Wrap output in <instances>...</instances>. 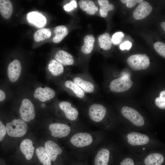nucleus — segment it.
<instances>
[{
	"instance_id": "nucleus-1",
	"label": "nucleus",
	"mask_w": 165,
	"mask_h": 165,
	"mask_svg": "<svg viewBox=\"0 0 165 165\" xmlns=\"http://www.w3.org/2000/svg\"><path fill=\"white\" fill-rule=\"evenodd\" d=\"M69 78L78 85L86 94H93L95 92L96 85L87 72L76 74L71 73Z\"/></svg>"
},
{
	"instance_id": "nucleus-2",
	"label": "nucleus",
	"mask_w": 165,
	"mask_h": 165,
	"mask_svg": "<svg viewBox=\"0 0 165 165\" xmlns=\"http://www.w3.org/2000/svg\"><path fill=\"white\" fill-rule=\"evenodd\" d=\"M59 85L63 90L69 95L85 102L90 101L86 94L71 79L60 80Z\"/></svg>"
},
{
	"instance_id": "nucleus-3",
	"label": "nucleus",
	"mask_w": 165,
	"mask_h": 165,
	"mask_svg": "<svg viewBox=\"0 0 165 165\" xmlns=\"http://www.w3.org/2000/svg\"><path fill=\"white\" fill-rule=\"evenodd\" d=\"M6 133L12 137H20L24 136L27 130L26 122L21 119H14L6 126Z\"/></svg>"
},
{
	"instance_id": "nucleus-4",
	"label": "nucleus",
	"mask_w": 165,
	"mask_h": 165,
	"mask_svg": "<svg viewBox=\"0 0 165 165\" xmlns=\"http://www.w3.org/2000/svg\"><path fill=\"white\" fill-rule=\"evenodd\" d=\"M130 67L135 71L145 70L149 66V57L146 54H137L129 57L127 60Z\"/></svg>"
},
{
	"instance_id": "nucleus-5",
	"label": "nucleus",
	"mask_w": 165,
	"mask_h": 165,
	"mask_svg": "<svg viewBox=\"0 0 165 165\" xmlns=\"http://www.w3.org/2000/svg\"><path fill=\"white\" fill-rule=\"evenodd\" d=\"M64 66L55 59L51 60L48 66L50 75L55 78H60V80L68 79L71 73Z\"/></svg>"
},
{
	"instance_id": "nucleus-6",
	"label": "nucleus",
	"mask_w": 165,
	"mask_h": 165,
	"mask_svg": "<svg viewBox=\"0 0 165 165\" xmlns=\"http://www.w3.org/2000/svg\"><path fill=\"white\" fill-rule=\"evenodd\" d=\"M133 83L129 77L123 76L112 81L109 85V88L113 92H123L129 90Z\"/></svg>"
},
{
	"instance_id": "nucleus-7",
	"label": "nucleus",
	"mask_w": 165,
	"mask_h": 165,
	"mask_svg": "<svg viewBox=\"0 0 165 165\" xmlns=\"http://www.w3.org/2000/svg\"><path fill=\"white\" fill-rule=\"evenodd\" d=\"M122 115L132 124L138 127L143 126L145 124L143 117L134 108L128 106L123 107L121 110Z\"/></svg>"
},
{
	"instance_id": "nucleus-8",
	"label": "nucleus",
	"mask_w": 165,
	"mask_h": 165,
	"mask_svg": "<svg viewBox=\"0 0 165 165\" xmlns=\"http://www.w3.org/2000/svg\"><path fill=\"white\" fill-rule=\"evenodd\" d=\"M57 105L60 110L67 119L71 121L77 119L78 111L71 102L68 101H60L58 102Z\"/></svg>"
},
{
	"instance_id": "nucleus-9",
	"label": "nucleus",
	"mask_w": 165,
	"mask_h": 165,
	"mask_svg": "<svg viewBox=\"0 0 165 165\" xmlns=\"http://www.w3.org/2000/svg\"><path fill=\"white\" fill-rule=\"evenodd\" d=\"M88 112L89 118L92 121L95 122H99L105 118L107 109L102 104L93 103L89 106Z\"/></svg>"
},
{
	"instance_id": "nucleus-10",
	"label": "nucleus",
	"mask_w": 165,
	"mask_h": 165,
	"mask_svg": "<svg viewBox=\"0 0 165 165\" xmlns=\"http://www.w3.org/2000/svg\"><path fill=\"white\" fill-rule=\"evenodd\" d=\"M20 116L25 122H29L34 119L35 114L34 105L30 100L23 99L19 109Z\"/></svg>"
},
{
	"instance_id": "nucleus-11",
	"label": "nucleus",
	"mask_w": 165,
	"mask_h": 165,
	"mask_svg": "<svg viewBox=\"0 0 165 165\" xmlns=\"http://www.w3.org/2000/svg\"><path fill=\"white\" fill-rule=\"evenodd\" d=\"M127 142L132 146H142L148 144L150 139L147 135L136 132H132L127 136Z\"/></svg>"
},
{
	"instance_id": "nucleus-12",
	"label": "nucleus",
	"mask_w": 165,
	"mask_h": 165,
	"mask_svg": "<svg viewBox=\"0 0 165 165\" xmlns=\"http://www.w3.org/2000/svg\"><path fill=\"white\" fill-rule=\"evenodd\" d=\"M93 141V138L89 134L80 133L74 134L70 139V142L74 146L82 147L90 145Z\"/></svg>"
},
{
	"instance_id": "nucleus-13",
	"label": "nucleus",
	"mask_w": 165,
	"mask_h": 165,
	"mask_svg": "<svg viewBox=\"0 0 165 165\" xmlns=\"http://www.w3.org/2000/svg\"><path fill=\"white\" fill-rule=\"evenodd\" d=\"M55 91L47 86L37 88L35 90L34 97L41 102H45L53 99L56 96Z\"/></svg>"
},
{
	"instance_id": "nucleus-14",
	"label": "nucleus",
	"mask_w": 165,
	"mask_h": 165,
	"mask_svg": "<svg viewBox=\"0 0 165 165\" xmlns=\"http://www.w3.org/2000/svg\"><path fill=\"white\" fill-rule=\"evenodd\" d=\"M49 129L51 132L52 136L59 138L66 137L69 134L71 131L70 128L68 125L60 123L50 124Z\"/></svg>"
},
{
	"instance_id": "nucleus-15",
	"label": "nucleus",
	"mask_w": 165,
	"mask_h": 165,
	"mask_svg": "<svg viewBox=\"0 0 165 165\" xmlns=\"http://www.w3.org/2000/svg\"><path fill=\"white\" fill-rule=\"evenodd\" d=\"M22 68L20 61L15 60L9 64L7 68V75L9 80L12 82L16 81L19 78Z\"/></svg>"
},
{
	"instance_id": "nucleus-16",
	"label": "nucleus",
	"mask_w": 165,
	"mask_h": 165,
	"mask_svg": "<svg viewBox=\"0 0 165 165\" xmlns=\"http://www.w3.org/2000/svg\"><path fill=\"white\" fill-rule=\"evenodd\" d=\"M152 10V7L149 3L143 1L134 11L133 16L137 20H141L148 16Z\"/></svg>"
},
{
	"instance_id": "nucleus-17",
	"label": "nucleus",
	"mask_w": 165,
	"mask_h": 165,
	"mask_svg": "<svg viewBox=\"0 0 165 165\" xmlns=\"http://www.w3.org/2000/svg\"><path fill=\"white\" fill-rule=\"evenodd\" d=\"M27 18L29 23L38 28H43L46 23L45 17L37 11L29 13L27 15Z\"/></svg>"
},
{
	"instance_id": "nucleus-18",
	"label": "nucleus",
	"mask_w": 165,
	"mask_h": 165,
	"mask_svg": "<svg viewBox=\"0 0 165 165\" xmlns=\"http://www.w3.org/2000/svg\"><path fill=\"white\" fill-rule=\"evenodd\" d=\"M45 149L52 161H55L57 156L61 154L63 151L62 148L57 144L51 140L47 141L45 142Z\"/></svg>"
},
{
	"instance_id": "nucleus-19",
	"label": "nucleus",
	"mask_w": 165,
	"mask_h": 165,
	"mask_svg": "<svg viewBox=\"0 0 165 165\" xmlns=\"http://www.w3.org/2000/svg\"><path fill=\"white\" fill-rule=\"evenodd\" d=\"M56 60L64 66H71L75 63L73 57L68 53L63 50L57 51L55 55Z\"/></svg>"
},
{
	"instance_id": "nucleus-20",
	"label": "nucleus",
	"mask_w": 165,
	"mask_h": 165,
	"mask_svg": "<svg viewBox=\"0 0 165 165\" xmlns=\"http://www.w3.org/2000/svg\"><path fill=\"white\" fill-rule=\"evenodd\" d=\"M110 158V152L105 148L100 149L94 159L95 165H108Z\"/></svg>"
},
{
	"instance_id": "nucleus-21",
	"label": "nucleus",
	"mask_w": 165,
	"mask_h": 165,
	"mask_svg": "<svg viewBox=\"0 0 165 165\" xmlns=\"http://www.w3.org/2000/svg\"><path fill=\"white\" fill-rule=\"evenodd\" d=\"M20 148L27 160L31 159L33 156L34 147L33 145L31 140L26 139L23 140L20 144Z\"/></svg>"
},
{
	"instance_id": "nucleus-22",
	"label": "nucleus",
	"mask_w": 165,
	"mask_h": 165,
	"mask_svg": "<svg viewBox=\"0 0 165 165\" xmlns=\"http://www.w3.org/2000/svg\"><path fill=\"white\" fill-rule=\"evenodd\" d=\"M164 158L163 155L158 152L150 154L145 158L144 162L145 165H162Z\"/></svg>"
},
{
	"instance_id": "nucleus-23",
	"label": "nucleus",
	"mask_w": 165,
	"mask_h": 165,
	"mask_svg": "<svg viewBox=\"0 0 165 165\" xmlns=\"http://www.w3.org/2000/svg\"><path fill=\"white\" fill-rule=\"evenodd\" d=\"M13 11V6L10 1L0 0V13L4 18L6 19L9 18Z\"/></svg>"
},
{
	"instance_id": "nucleus-24",
	"label": "nucleus",
	"mask_w": 165,
	"mask_h": 165,
	"mask_svg": "<svg viewBox=\"0 0 165 165\" xmlns=\"http://www.w3.org/2000/svg\"><path fill=\"white\" fill-rule=\"evenodd\" d=\"M79 4L81 9L89 15H94L98 10V8L91 0H81L79 2Z\"/></svg>"
},
{
	"instance_id": "nucleus-25",
	"label": "nucleus",
	"mask_w": 165,
	"mask_h": 165,
	"mask_svg": "<svg viewBox=\"0 0 165 165\" xmlns=\"http://www.w3.org/2000/svg\"><path fill=\"white\" fill-rule=\"evenodd\" d=\"M95 40L93 35H86L84 38V43L81 48V52L85 55L89 54L93 50Z\"/></svg>"
},
{
	"instance_id": "nucleus-26",
	"label": "nucleus",
	"mask_w": 165,
	"mask_h": 165,
	"mask_svg": "<svg viewBox=\"0 0 165 165\" xmlns=\"http://www.w3.org/2000/svg\"><path fill=\"white\" fill-rule=\"evenodd\" d=\"M55 35L53 40L55 43L61 42L68 34L67 28L64 25H60L56 27L54 30Z\"/></svg>"
},
{
	"instance_id": "nucleus-27",
	"label": "nucleus",
	"mask_w": 165,
	"mask_h": 165,
	"mask_svg": "<svg viewBox=\"0 0 165 165\" xmlns=\"http://www.w3.org/2000/svg\"><path fill=\"white\" fill-rule=\"evenodd\" d=\"M98 41L100 47L103 50H108L111 48L112 42L108 33H105L100 35L98 38Z\"/></svg>"
},
{
	"instance_id": "nucleus-28",
	"label": "nucleus",
	"mask_w": 165,
	"mask_h": 165,
	"mask_svg": "<svg viewBox=\"0 0 165 165\" xmlns=\"http://www.w3.org/2000/svg\"><path fill=\"white\" fill-rule=\"evenodd\" d=\"M36 153L40 162L43 165H51V160L45 148L42 147H38L36 149Z\"/></svg>"
},
{
	"instance_id": "nucleus-29",
	"label": "nucleus",
	"mask_w": 165,
	"mask_h": 165,
	"mask_svg": "<svg viewBox=\"0 0 165 165\" xmlns=\"http://www.w3.org/2000/svg\"><path fill=\"white\" fill-rule=\"evenodd\" d=\"M98 3L100 6L99 12L101 16L105 17L108 15V11L113 10L114 6L112 4H109L107 0H98Z\"/></svg>"
},
{
	"instance_id": "nucleus-30",
	"label": "nucleus",
	"mask_w": 165,
	"mask_h": 165,
	"mask_svg": "<svg viewBox=\"0 0 165 165\" xmlns=\"http://www.w3.org/2000/svg\"><path fill=\"white\" fill-rule=\"evenodd\" d=\"M51 35V31L50 29L41 28L35 33L34 38L35 41L39 42L49 38Z\"/></svg>"
},
{
	"instance_id": "nucleus-31",
	"label": "nucleus",
	"mask_w": 165,
	"mask_h": 165,
	"mask_svg": "<svg viewBox=\"0 0 165 165\" xmlns=\"http://www.w3.org/2000/svg\"><path fill=\"white\" fill-rule=\"evenodd\" d=\"M156 105L160 109H165V90L161 91L160 93V97H157L155 99Z\"/></svg>"
},
{
	"instance_id": "nucleus-32",
	"label": "nucleus",
	"mask_w": 165,
	"mask_h": 165,
	"mask_svg": "<svg viewBox=\"0 0 165 165\" xmlns=\"http://www.w3.org/2000/svg\"><path fill=\"white\" fill-rule=\"evenodd\" d=\"M154 47L159 54L165 57V43L160 42H156L154 43Z\"/></svg>"
},
{
	"instance_id": "nucleus-33",
	"label": "nucleus",
	"mask_w": 165,
	"mask_h": 165,
	"mask_svg": "<svg viewBox=\"0 0 165 165\" xmlns=\"http://www.w3.org/2000/svg\"><path fill=\"white\" fill-rule=\"evenodd\" d=\"M124 36L123 34L121 32H116L112 36V42L115 44H118L120 42Z\"/></svg>"
},
{
	"instance_id": "nucleus-34",
	"label": "nucleus",
	"mask_w": 165,
	"mask_h": 165,
	"mask_svg": "<svg viewBox=\"0 0 165 165\" xmlns=\"http://www.w3.org/2000/svg\"><path fill=\"white\" fill-rule=\"evenodd\" d=\"M77 5L75 0H72L69 3L63 6L64 9L66 11H70L77 8Z\"/></svg>"
},
{
	"instance_id": "nucleus-35",
	"label": "nucleus",
	"mask_w": 165,
	"mask_h": 165,
	"mask_svg": "<svg viewBox=\"0 0 165 165\" xmlns=\"http://www.w3.org/2000/svg\"><path fill=\"white\" fill-rule=\"evenodd\" d=\"M6 133V126L0 120V141L3 140Z\"/></svg>"
},
{
	"instance_id": "nucleus-36",
	"label": "nucleus",
	"mask_w": 165,
	"mask_h": 165,
	"mask_svg": "<svg viewBox=\"0 0 165 165\" xmlns=\"http://www.w3.org/2000/svg\"><path fill=\"white\" fill-rule=\"evenodd\" d=\"M120 165H135V163L132 159L127 157L123 159L120 162Z\"/></svg>"
},
{
	"instance_id": "nucleus-37",
	"label": "nucleus",
	"mask_w": 165,
	"mask_h": 165,
	"mask_svg": "<svg viewBox=\"0 0 165 165\" xmlns=\"http://www.w3.org/2000/svg\"><path fill=\"white\" fill-rule=\"evenodd\" d=\"M132 43L128 41H126L122 43L120 46V49L122 50H129L131 48Z\"/></svg>"
},
{
	"instance_id": "nucleus-38",
	"label": "nucleus",
	"mask_w": 165,
	"mask_h": 165,
	"mask_svg": "<svg viewBox=\"0 0 165 165\" xmlns=\"http://www.w3.org/2000/svg\"><path fill=\"white\" fill-rule=\"evenodd\" d=\"M143 1L142 0H128L126 6L127 7L131 8L135 6L137 3H140Z\"/></svg>"
},
{
	"instance_id": "nucleus-39",
	"label": "nucleus",
	"mask_w": 165,
	"mask_h": 165,
	"mask_svg": "<svg viewBox=\"0 0 165 165\" xmlns=\"http://www.w3.org/2000/svg\"><path fill=\"white\" fill-rule=\"evenodd\" d=\"M6 94L5 92L0 89V102L4 101L6 98Z\"/></svg>"
},
{
	"instance_id": "nucleus-40",
	"label": "nucleus",
	"mask_w": 165,
	"mask_h": 165,
	"mask_svg": "<svg viewBox=\"0 0 165 165\" xmlns=\"http://www.w3.org/2000/svg\"><path fill=\"white\" fill-rule=\"evenodd\" d=\"M160 25L161 27L163 28L164 31H165V22H162L160 24Z\"/></svg>"
},
{
	"instance_id": "nucleus-41",
	"label": "nucleus",
	"mask_w": 165,
	"mask_h": 165,
	"mask_svg": "<svg viewBox=\"0 0 165 165\" xmlns=\"http://www.w3.org/2000/svg\"><path fill=\"white\" fill-rule=\"evenodd\" d=\"M127 1L128 0H121V1L122 3L125 4L127 3Z\"/></svg>"
}]
</instances>
